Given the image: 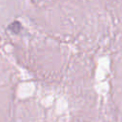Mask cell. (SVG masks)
Segmentation results:
<instances>
[{
    "label": "cell",
    "instance_id": "cell-1",
    "mask_svg": "<svg viewBox=\"0 0 122 122\" xmlns=\"http://www.w3.org/2000/svg\"><path fill=\"white\" fill-rule=\"evenodd\" d=\"M9 29H10L12 32L17 33V32H19V31H20V30H21V25H20V23H19V22H13L11 25H10Z\"/></svg>",
    "mask_w": 122,
    "mask_h": 122
}]
</instances>
